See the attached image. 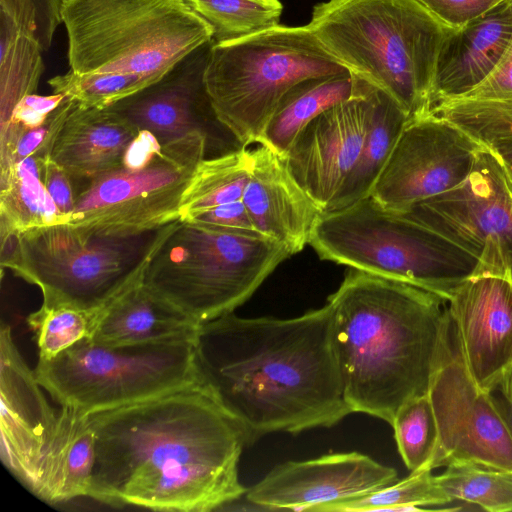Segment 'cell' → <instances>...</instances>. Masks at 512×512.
<instances>
[{"mask_svg": "<svg viewBox=\"0 0 512 512\" xmlns=\"http://www.w3.org/2000/svg\"><path fill=\"white\" fill-rule=\"evenodd\" d=\"M76 101L68 96L40 126L9 124L0 131V170L32 155L49 157L55 137Z\"/></svg>", "mask_w": 512, "mask_h": 512, "instance_id": "obj_37", "label": "cell"}, {"mask_svg": "<svg viewBox=\"0 0 512 512\" xmlns=\"http://www.w3.org/2000/svg\"><path fill=\"white\" fill-rule=\"evenodd\" d=\"M207 151L206 136L189 133L163 144L141 167L92 180L78 192L68 224L102 236L132 237L180 220L182 196Z\"/></svg>", "mask_w": 512, "mask_h": 512, "instance_id": "obj_11", "label": "cell"}, {"mask_svg": "<svg viewBox=\"0 0 512 512\" xmlns=\"http://www.w3.org/2000/svg\"><path fill=\"white\" fill-rule=\"evenodd\" d=\"M359 89L360 79L349 71L299 82L281 99L260 143L284 157L311 120L337 103L352 98Z\"/></svg>", "mask_w": 512, "mask_h": 512, "instance_id": "obj_26", "label": "cell"}, {"mask_svg": "<svg viewBox=\"0 0 512 512\" xmlns=\"http://www.w3.org/2000/svg\"><path fill=\"white\" fill-rule=\"evenodd\" d=\"M161 146L150 132L139 131L126 151L123 167L138 168L143 166L156 154Z\"/></svg>", "mask_w": 512, "mask_h": 512, "instance_id": "obj_44", "label": "cell"}, {"mask_svg": "<svg viewBox=\"0 0 512 512\" xmlns=\"http://www.w3.org/2000/svg\"><path fill=\"white\" fill-rule=\"evenodd\" d=\"M65 95L52 93L43 96L36 93L23 97L13 109L9 120L1 129L9 124L25 128H34L42 125L51 113L62 103Z\"/></svg>", "mask_w": 512, "mask_h": 512, "instance_id": "obj_40", "label": "cell"}, {"mask_svg": "<svg viewBox=\"0 0 512 512\" xmlns=\"http://www.w3.org/2000/svg\"><path fill=\"white\" fill-rule=\"evenodd\" d=\"M48 159L32 155L0 170L1 242L28 230L68 223L43 182Z\"/></svg>", "mask_w": 512, "mask_h": 512, "instance_id": "obj_25", "label": "cell"}, {"mask_svg": "<svg viewBox=\"0 0 512 512\" xmlns=\"http://www.w3.org/2000/svg\"><path fill=\"white\" fill-rule=\"evenodd\" d=\"M348 71L305 26L275 25L214 43L204 74L222 126L240 146L260 143L283 96L299 82Z\"/></svg>", "mask_w": 512, "mask_h": 512, "instance_id": "obj_7", "label": "cell"}, {"mask_svg": "<svg viewBox=\"0 0 512 512\" xmlns=\"http://www.w3.org/2000/svg\"><path fill=\"white\" fill-rule=\"evenodd\" d=\"M86 416L95 439L90 498L206 512L247 491L238 475L244 432L200 382Z\"/></svg>", "mask_w": 512, "mask_h": 512, "instance_id": "obj_1", "label": "cell"}, {"mask_svg": "<svg viewBox=\"0 0 512 512\" xmlns=\"http://www.w3.org/2000/svg\"><path fill=\"white\" fill-rule=\"evenodd\" d=\"M95 439L86 415L61 406L31 493L49 504L88 497Z\"/></svg>", "mask_w": 512, "mask_h": 512, "instance_id": "obj_24", "label": "cell"}, {"mask_svg": "<svg viewBox=\"0 0 512 512\" xmlns=\"http://www.w3.org/2000/svg\"><path fill=\"white\" fill-rule=\"evenodd\" d=\"M482 145L439 115L411 118L369 197L388 211L406 214L463 182Z\"/></svg>", "mask_w": 512, "mask_h": 512, "instance_id": "obj_13", "label": "cell"}, {"mask_svg": "<svg viewBox=\"0 0 512 512\" xmlns=\"http://www.w3.org/2000/svg\"><path fill=\"white\" fill-rule=\"evenodd\" d=\"M213 41L197 47L158 80L109 106L139 131H148L163 145L199 132L218 143L219 128L204 81Z\"/></svg>", "mask_w": 512, "mask_h": 512, "instance_id": "obj_18", "label": "cell"}, {"mask_svg": "<svg viewBox=\"0 0 512 512\" xmlns=\"http://www.w3.org/2000/svg\"><path fill=\"white\" fill-rule=\"evenodd\" d=\"M190 221L223 229L259 233L242 199L211 208Z\"/></svg>", "mask_w": 512, "mask_h": 512, "instance_id": "obj_41", "label": "cell"}, {"mask_svg": "<svg viewBox=\"0 0 512 512\" xmlns=\"http://www.w3.org/2000/svg\"><path fill=\"white\" fill-rule=\"evenodd\" d=\"M43 182L56 206L69 222L77 197V190L71 177L59 165L48 159L44 165Z\"/></svg>", "mask_w": 512, "mask_h": 512, "instance_id": "obj_42", "label": "cell"}, {"mask_svg": "<svg viewBox=\"0 0 512 512\" xmlns=\"http://www.w3.org/2000/svg\"><path fill=\"white\" fill-rule=\"evenodd\" d=\"M176 222L132 237L102 236L68 223L28 230L1 242V266L37 286L43 300L95 312L144 276Z\"/></svg>", "mask_w": 512, "mask_h": 512, "instance_id": "obj_8", "label": "cell"}, {"mask_svg": "<svg viewBox=\"0 0 512 512\" xmlns=\"http://www.w3.org/2000/svg\"><path fill=\"white\" fill-rule=\"evenodd\" d=\"M512 46V0L456 29L444 42L434 80L432 109L466 95L501 66Z\"/></svg>", "mask_w": 512, "mask_h": 512, "instance_id": "obj_21", "label": "cell"}, {"mask_svg": "<svg viewBox=\"0 0 512 512\" xmlns=\"http://www.w3.org/2000/svg\"><path fill=\"white\" fill-rule=\"evenodd\" d=\"M428 394L439 428L433 469L456 461H477L512 471L511 436L489 393L469 370L449 309Z\"/></svg>", "mask_w": 512, "mask_h": 512, "instance_id": "obj_12", "label": "cell"}, {"mask_svg": "<svg viewBox=\"0 0 512 512\" xmlns=\"http://www.w3.org/2000/svg\"><path fill=\"white\" fill-rule=\"evenodd\" d=\"M97 311L43 300L26 322L34 334L38 359H51L92 335Z\"/></svg>", "mask_w": 512, "mask_h": 512, "instance_id": "obj_34", "label": "cell"}, {"mask_svg": "<svg viewBox=\"0 0 512 512\" xmlns=\"http://www.w3.org/2000/svg\"><path fill=\"white\" fill-rule=\"evenodd\" d=\"M138 133L108 108L84 107L76 102L55 137L49 159L68 173L74 185L81 183L83 188L122 168L126 151Z\"/></svg>", "mask_w": 512, "mask_h": 512, "instance_id": "obj_22", "label": "cell"}, {"mask_svg": "<svg viewBox=\"0 0 512 512\" xmlns=\"http://www.w3.org/2000/svg\"><path fill=\"white\" fill-rule=\"evenodd\" d=\"M398 452L412 472L433 470L439 446V428L429 394L416 397L397 412L393 423Z\"/></svg>", "mask_w": 512, "mask_h": 512, "instance_id": "obj_35", "label": "cell"}, {"mask_svg": "<svg viewBox=\"0 0 512 512\" xmlns=\"http://www.w3.org/2000/svg\"><path fill=\"white\" fill-rule=\"evenodd\" d=\"M327 303L347 405L391 425L403 405L429 391L448 301L350 268Z\"/></svg>", "mask_w": 512, "mask_h": 512, "instance_id": "obj_3", "label": "cell"}, {"mask_svg": "<svg viewBox=\"0 0 512 512\" xmlns=\"http://www.w3.org/2000/svg\"><path fill=\"white\" fill-rule=\"evenodd\" d=\"M434 16L459 29L505 0H419Z\"/></svg>", "mask_w": 512, "mask_h": 512, "instance_id": "obj_39", "label": "cell"}, {"mask_svg": "<svg viewBox=\"0 0 512 512\" xmlns=\"http://www.w3.org/2000/svg\"><path fill=\"white\" fill-rule=\"evenodd\" d=\"M352 75L389 95L409 116L432 110L437 63L456 30L419 0H327L306 25Z\"/></svg>", "mask_w": 512, "mask_h": 512, "instance_id": "obj_4", "label": "cell"}, {"mask_svg": "<svg viewBox=\"0 0 512 512\" xmlns=\"http://www.w3.org/2000/svg\"><path fill=\"white\" fill-rule=\"evenodd\" d=\"M61 17L76 73L157 80L213 36L183 0H63Z\"/></svg>", "mask_w": 512, "mask_h": 512, "instance_id": "obj_6", "label": "cell"}, {"mask_svg": "<svg viewBox=\"0 0 512 512\" xmlns=\"http://www.w3.org/2000/svg\"><path fill=\"white\" fill-rule=\"evenodd\" d=\"M467 365L489 391L512 366V260L499 238L485 243L473 270L448 299Z\"/></svg>", "mask_w": 512, "mask_h": 512, "instance_id": "obj_14", "label": "cell"}, {"mask_svg": "<svg viewBox=\"0 0 512 512\" xmlns=\"http://www.w3.org/2000/svg\"><path fill=\"white\" fill-rule=\"evenodd\" d=\"M512 94V46L501 66L486 81L462 96L463 98H494ZM460 98V97H458Z\"/></svg>", "mask_w": 512, "mask_h": 512, "instance_id": "obj_43", "label": "cell"}, {"mask_svg": "<svg viewBox=\"0 0 512 512\" xmlns=\"http://www.w3.org/2000/svg\"><path fill=\"white\" fill-rule=\"evenodd\" d=\"M489 148L497 154L512 178V139L497 143Z\"/></svg>", "mask_w": 512, "mask_h": 512, "instance_id": "obj_46", "label": "cell"}, {"mask_svg": "<svg viewBox=\"0 0 512 512\" xmlns=\"http://www.w3.org/2000/svg\"><path fill=\"white\" fill-rule=\"evenodd\" d=\"M453 501L476 504L490 512H512V471L477 461H456L435 476Z\"/></svg>", "mask_w": 512, "mask_h": 512, "instance_id": "obj_30", "label": "cell"}, {"mask_svg": "<svg viewBox=\"0 0 512 512\" xmlns=\"http://www.w3.org/2000/svg\"><path fill=\"white\" fill-rule=\"evenodd\" d=\"M212 28L214 43L237 39L279 24V0H183Z\"/></svg>", "mask_w": 512, "mask_h": 512, "instance_id": "obj_31", "label": "cell"}, {"mask_svg": "<svg viewBox=\"0 0 512 512\" xmlns=\"http://www.w3.org/2000/svg\"><path fill=\"white\" fill-rule=\"evenodd\" d=\"M4 322L0 332L1 460L29 491L56 426L58 411L48 403Z\"/></svg>", "mask_w": 512, "mask_h": 512, "instance_id": "obj_19", "label": "cell"}, {"mask_svg": "<svg viewBox=\"0 0 512 512\" xmlns=\"http://www.w3.org/2000/svg\"><path fill=\"white\" fill-rule=\"evenodd\" d=\"M251 154V175L242 200L254 226L291 255L299 253L309 244L323 212L292 177L281 155L261 143Z\"/></svg>", "mask_w": 512, "mask_h": 512, "instance_id": "obj_20", "label": "cell"}, {"mask_svg": "<svg viewBox=\"0 0 512 512\" xmlns=\"http://www.w3.org/2000/svg\"><path fill=\"white\" fill-rule=\"evenodd\" d=\"M439 115L484 146L512 139V94L494 98H453L437 103Z\"/></svg>", "mask_w": 512, "mask_h": 512, "instance_id": "obj_32", "label": "cell"}, {"mask_svg": "<svg viewBox=\"0 0 512 512\" xmlns=\"http://www.w3.org/2000/svg\"><path fill=\"white\" fill-rule=\"evenodd\" d=\"M403 215L477 260L488 239L499 238L512 260V178L487 146L463 182Z\"/></svg>", "mask_w": 512, "mask_h": 512, "instance_id": "obj_15", "label": "cell"}, {"mask_svg": "<svg viewBox=\"0 0 512 512\" xmlns=\"http://www.w3.org/2000/svg\"><path fill=\"white\" fill-rule=\"evenodd\" d=\"M62 4L63 0H0V13L31 33L46 51L62 22Z\"/></svg>", "mask_w": 512, "mask_h": 512, "instance_id": "obj_38", "label": "cell"}, {"mask_svg": "<svg viewBox=\"0 0 512 512\" xmlns=\"http://www.w3.org/2000/svg\"><path fill=\"white\" fill-rule=\"evenodd\" d=\"M397 480V471L359 452L332 453L276 465L245 495L269 509L322 512L334 503L355 499Z\"/></svg>", "mask_w": 512, "mask_h": 512, "instance_id": "obj_17", "label": "cell"}, {"mask_svg": "<svg viewBox=\"0 0 512 512\" xmlns=\"http://www.w3.org/2000/svg\"><path fill=\"white\" fill-rule=\"evenodd\" d=\"M154 81L133 74L76 73L69 70L66 74L52 77L48 84L53 93L68 96L81 106L105 108Z\"/></svg>", "mask_w": 512, "mask_h": 512, "instance_id": "obj_36", "label": "cell"}, {"mask_svg": "<svg viewBox=\"0 0 512 512\" xmlns=\"http://www.w3.org/2000/svg\"><path fill=\"white\" fill-rule=\"evenodd\" d=\"M194 337L134 345L86 338L38 359L34 373L61 406L89 415L199 383Z\"/></svg>", "mask_w": 512, "mask_h": 512, "instance_id": "obj_10", "label": "cell"}, {"mask_svg": "<svg viewBox=\"0 0 512 512\" xmlns=\"http://www.w3.org/2000/svg\"><path fill=\"white\" fill-rule=\"evenodd\" d=\"M251 169V149L244 146L204 158L182 196L180 220H193L211 208L242 199Z\"/></svg>", "mask_w": 512, "mask_h": 512, "instance_id": "obj_28", "label": "cell"}, {"mask_svg": "<svg viewBox=\"0 0 512 512\" xmlns=\"http://www.w3.org/2000/svg\"><path fill=\"white\" fill-rule=\"evenodd\" d=\"M143 277L96 312L92 340L134 345L195 336L200 325L152 292Z\"/></svg>", "mask_w": 512, "mask_h": 512, "instance_id": "obj_23", "label": "cell"}, {"mask_svg": "<svg viewBox=\"0 0 512 512\" xmlns=\"http://www.w3.org/2000/svg\"><path fill=\"white\" fill-rule=\"evenodd\" d=\"M488 393L512 439V366Z\"/></svg>", "mask_w": 512, "mask_h": 512, "instance_id": "obj_45", "label": "cell"}, {"mask_svg": "<svg viewBox=\"0 0 512 512\" xmlns=\"http://www.w3.org/2000/svg\"><path fill=\"white\" fill-rule=\"evenodd\" d=\"M42 52L32 34L0 13V126L23 97L36 93L44 70Z\"/></svg>", "mask_w": 512, "mask_h": 512, "instance_id": "obj_29", "label": "cell"}, {"mask_svg": "<svg viewBox=\"0 0 512 512\" xmlns=\"http://www.w3.org/2000/svg\"><path fill=\"white\" fill-rule=\"evenodd\" d=\"M309 244L321 259L430 290L447 301L477 259L371 197L323 213Z\"/></svg>", "mask_w": 512, "mask_h": 512, "instance_id": "obj_9", "label": "cell"}, {"mask_svg": "<svg viewBox=\"0 0 512 512\" xmlns=\"http://www.w3.org/2000/svg\"><path fill=\"white\" fill-rule=\"evenodd\" d=\"M290 256L260 233L178 220L149 261L143 283L201 325L233 313Z\"/></svg>", "mask_w": 512, "mask_h": 512, "instance_id": "obj_5", "label": "cell"}, {"mask_svg": "<svg viewBox=\"0 0 512 512\" xmlns=\"http://www.w3.org/2000/svg\"><path fill=\"white\" fill-rule=\"evenodd\" d=\"M372 88L360 79L358 93L311 120L283 157L292 177L323 213L361 153L370 125Z\"/></svg>", "mask_w": 512, "mask_h": 512, "instance_id": "obj_16", "label": "cell"}, {"mask_svg": "<svg viewBox=\"0 0 512 512\" xmlns=\"http://www.w3.org/2000/svg\"><path fill=\"white\" fill-rule=\"evenodd\" d=\"M408 120L409 116L395 100L373 86L370 125L361 153L328 212L370 196Z\"/></svg>", "mask_w": 512, "mask_h": 512, "instance_id": "obj_27", "label": "cell"}, {"mask_svg": "<svg viewBox=\"0 0 512 512\" xmlns=\"http://www.w3.org/2000/svg\"><path fill=\"white\" fill-rule=\"evenodd\" d=\"M194 351L200 383L241 427L247 446L269 433L332 427L352 413L328 303L287 319L223 315L198 327Z\"/></svg>", "mask_w": 512, "mask_h": 512, "instance_id": "obj_2", "label": "cell"}, {"mask_svg": "<svg viewBox=\"0 0 512 512\" xmlns=\"http://www.w3.org/2000/svg\"><path fill=\"white\" fill-rule=\"evenodd\" d=\"M452 502L437 483L429 468L412 471L406 478L364 496L337 502L322 512H356L380 510H422L421 507Z\"/></svg>", "mask_w": 512, "mask_h": 512, "instance_id": "obj_33", "label": "cell"}]
</instances>
